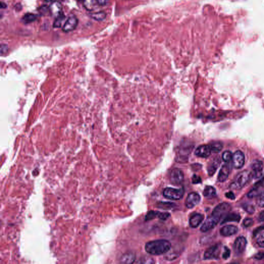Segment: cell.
I'll use <instances>...</instances> for the list:
<instances>
[{
  "label": "cell",
  "mask_w": 264,
  "mask_h": 264,
  "mask_svg": "<svg viewBox=\"0 0 264 264\" xmlns=\"http://www.w3.org/2000/svg\"><path fill=\"white\" fill-rule=\"evenodd\" d=\"M231 210L230 204L227 203H221L214 209L211 215L205 221L201 227L202 232L211 230L216 226L222 217L227 215Z\"/></svg>",
  "instance_id": "cell-1"
},
{
  "label": "cell",
  "mask_w": 264,
  "mask_h": 264,
  "mask_svg": "<svg viewBox=\"0 0 264 264\" xmlns=\"http://www.w3.org/2000/svg\"><path fill=\"white\" fill-rule=\"evenodd\" d=\"M171 248V244L167 240H155L148 242L145 245V250L152 255H160L167 253Z\"/></svg>",
  "instance_id": "cell-2"
},
{
  "label": "cell",
  "mask_w": 264,
  "mask_h": 264,
  "mask_svg": "<svg viewBox=\"0 0 264 264\" xmlns=\"http://www.w3.org/2000/svg\"><path fill=\"white\" fill-rule=\"evenodd\" d=\"M252 176V173L249 170L241 171L235 176L234 181L230 185V188L235 190L241 189L248 183Z\"/></svg>",
  "instance_id": "cell-3"
},
{
  "label": "cell",
  "mask_w": 264,
  "mask_h": 264,
  "mask_svg": "<svg viewBox=\"0 0 264 264\" xmlns=\"http://www.w3.org/2000/svg\"><path fill=\"white\" fill-rule=\"evenodd\" d=\"M184 190L182 188H173L171 187L166 188L163 191V195L167 199L173 200H179L183 197Z\"/></svg>",
  "instance_id": "cell-4"
},
{
  "label": "cell",
  "mask_w": 264,
  "mask_h": 264,
  "mask_svg": "<svg viewBox=\"0 0 264 264\" xmlns=\"http://www.w3.org/2000/svg\"><path fill=\"white\" fill-rule=\"evenodd\" d=\"M247 245V241L246 238L240 236L236 238L233 245V250L236 255L239 256L243 253Z\"/></svg>",
  "instance_id": "cell-5"
},
{
  "label": "cell",
  "mask_w": 264,
  "mask_h": 264,
  "mask_svg": "<svg viewBox=\"0 0 264 264\" xmlns=\"http://www.w3.org/2000/svg\"><path fill=\"white\" fill-rule=\"evenodd\" d=\"M184 175L181 170L174 168L171 170L169 174V179L171 183L174 185H180L183 183Z\"/></svg>",
  "instance_id": "cell-6"
},
{
  "label": "cell",
  "mask_w": 264,
  "mask_h": 264,
  "mask_svg": "<svg viewBox=\"0 0 264 264\" xmlns=\"http://www.w3.org/2000/svg\"><path fill=\"white\" fill-rule=\"evenodd\" d=\"M221 245L219 244L214 245L208 249L204 253V258L205 259H218L219 257Z\"/></svg>",
  "instance_id": "cell-7"
},
{
  "label": "cell",
  "mask_w": 264,
  "mask_h": 264,
  "mask_svg": "<svg viewBox=\"0 0 264 264\" xmlns=\"http://www.w3.org/2000/svg\"><path fill=\"white\" fill-rule=\"evenodd\" d=\"M245 155L243 152L238 150L233 154L232 164L236 169H240L245 164Z\"/></svg>",
  "instance_id": "cell-8"
},
{
  "label": "cell",
  "mask_w": 264,
  "mask_h": 264,
  "mask_svg": "<svg viewBox=\"0 0 264 264\" xmlns=\"http://www.w3.org/2000/svg\"><path fill=\"white\" fill-rule=\"evenodd\" d=\"M201 200L200 195L195 192H191L187 195L185 200V206L188 208H192L199 204Z\"/></svg>",
  "instance_id": "cell-9"
},
{
  "label": "cell",
  "mask_w": 264,
  "mask_h": 264,
  "mask_svg": "<svg viewBox=\"0 0 264 264\" xmlns=\"http://www.w3.org/2000/svg\"><path fill=\"white\" fill-rule=\"evenodd\" d=\"M264 166V164L262 161L259 159L254 160L251 165V168L253 170L252 176L255 178H260L262 175Z\"/></svg>",
  "instance_id": "cell-10"
},
{
  "label": "cell",
  "mask_w": 264,
  "mask_h": 264,
  "mask_svg": "<svg viewBox=\"0 0 264 264\" xmlns=\"http://www.w3.org/2000/svg\"><path fill=\"white\" fill-rule=\"evenodd\" d=\"M78 19L75 16L70 17L66 21L63 27V31L65 33L72 32L78 26Z\"/></svg>",
  "instance_id": "cell-11"
},
{
  "label": "cell",
  "mask_w": 264,
  "mask_h": 264,
  "mask_svg": "<svg viewBox=\"0 0 264 264\" xmlns=\"http://www.w3.org/2000/svg\"><path fill=\"white\" fill-rule=\"evenodd\" d=\"M212 151L210 144H203L198 146L195 150V155L202 158H207L211 154Z\"/></svg>",
  "instance_id": "cell-12"
},
{
  "label": "cell",
  "mask_w": 264,
  "mask_h": 264,
  "mask_svg": "<svg viewBox=\"0 0 264 264\" xmlns=\"http://www.w3.org/2000/svg\"><path fill=\"white\" fill-rule=\"evenodd\" d=\"M238 229L236 226L233 225H225L220 229V234L224 237L232 236L238 232Z\"/></svg>",
  "instance_id": "cell-13"
},
{
  "label": "cell",
  "mask_w": 264,
  "mask_h": 264,
  "mask_svg": "<svg viewBox=\"0 0 264 264\" xmlns=\"http://www.w3.org/2000/svg\"><path fill=\"white\" fill-rule=\"evenodd\" d=\"M230 172V168L228 165L224 164V165L222 166L218 175L217 179L218 182L221 183L225 182L229 177Z\"/></svg>",
  "instance_id": "cell-14"
},
{
  "label": "cell",
  "mask_w": 264,
  "mask_h": 264,
  "mask_svg": "<svg viewBox=\"0 0 264 264\" xmlns=\"http://www.w3.org/2000/svg\"><path fill=\"white\" fill-rule=\"evenodd\" d=\"M204 218V215L202 214H195L189 219V225L192 228H196L202 222Z\"/></svg>",
  "instance_id": "cell-15"
},
{
  "label": "cell",
  "mask_w": 264,
  "mask_h": 264,
  "mask_svg": "<svg viewBox=\"0 0 264 264\" xmlns=\"http://www.w3.org/2000/svg\"><path fill=\"white\" fill-rule=\"evenodd\" d=\"M264 181L263 180H262L261 181H259L258 183H256L254 185L253 188L249 192L247 195L248 197L250 198L258 197V195H259L261 194L260 192L261 189L264 186Z\"/></svg>",
  "instance_id": "cell-16"
},
{
  "label": "cell",
  "mask_w": 264,
  "mask_h": 264,
  "mask_svg": "<svg viewBox=\"0 0 264 264\" xmlns=\"http://www.w3.org/2000/svg\"><path fill=\"white\" fill-rule=\"evenodd\" d=\"M50 12L54 17H57L62 13V6L59 2L55 1L49 6Z\"/></svg>",
  "instance_id": "cell-17"
},
{
  "label": "cell",
  "mask_w": 264,
  "mask_h": 264,
  "mask_svg": "<svg viewBox=\"0 0 264 264\" xmlns=\"http://www.w3.org/2000/svg\"><path fill=\"white\" fill-rule=\"evenodd\" d=\"M241 219L240 215L239 214L236 213H227L225 217L224 218V220H222L221 224H225L229 222H239Z\"/></svg>",
  "instance_id": "cell-18"
},
{
  "label": "cell",
  "mask_w": 264,
  "mask_h": 264,
  "mask_svg": "<svg viewBox=\"0 0 264 264\" xmlns=\"http://www.w3.org/2000/svg\"><path fill=\"white\" fill-rule=\"evenodd\" d=\"M220 159H215L213 161H212L208 167V173L210 176H213L215 174L219 166L220 165Z\"/></svg>",
  "instance_id": "cell-19"
},
{
  "label": "cell",
  "mask_w": 264,
  "mask_h": 264,
  "mask_svg": "<svg viewBox=\"0 0 264 264\" xmlns=\"http://www.w3.org/2000/svg\"><path fill=\"white\" fill-rule=\"evenodd\" d=\"M135 259V255L132 252L125 253L122 256L121 259V262L126 264L133 263Z\"/></svg>",
  "instance_id": "cell-20"
},
{
  "label": "cell",
  "mask_w": 264,
  "mask_h": 264,
  "mask_svg": "<svg viewBox=\"0 0 264 264\" xmlns=\"http://www.w3.org/2000/svg\"><path fill=\"white\" fill-rule=\"evenodd\" d=\"M83 4L85 8L88 11H93L98 4L96 0H83Z\"/></svg>",
  "instance_id": "cell-21"
},
{
  "label": "cell",
  "mask_w": 264,
  "mask_h": 264,
  "mask_svg": "<svg viewBox=\"0 0 264 264\" xmlns=\"http://www.w3.org/2000/svg\"><path fill=\"white\" fill-rule=\"evenodd\" d=\"M205 197L212 198L216 195V190L214 187L211 186H206L203 192Z\"/></svg>",
  "instance_id": "cell-22"
},
{
  "label": "cell",
  "mask_w": 264,
  "mask_h": 264,
  "mask_svg": "<svg viewBox=\"0 0 264 264\" xmlns=\"http://www.w3.org/2000/svg\"><path fill=\"white\" fill-rule=\"evenodd\" d=\"M37 15L35 14L32 13H27L23 16L22 19V21L24 24H28L34 22L37 19Z\"/></svg>",
  "instance_id": "cell-23"
},
{
  "label": "cell",
  "mask_w": 264,
  "mask_h": 264,
  "mask_svg": "<svg viewBox=\"0 0 264 264\" xmlns=\"http://www.w3.org/2000/svg\"><path fill=\"white\" fill-rule=\"evenodd\" d=\"M65 16L62 12L59 16L56 17L54 22L53 23V27L54 28H60L62 26L63 21L65 20Z\"/></svg>",
  "instance_id": "cell-24"
},
{
  "label": "cell",
  "mask_w": 264,
  "mask_h": 264,
  "mask_svg": "<svg viewBox=\"0 0 264 264\" xmlns=\"http://www.w3.org/2000/svg\"><path fill=\"white\" fill-rule=\"evenodd\" d=\"M90 17L95 20L96 21H101L104 20L106 17V14L104 11H99V12L92 13L90 14Z\"/></svg>",
  "instance_id": "cell-25"
},
{
  "label": "cell",
  "mask_w": 264,
  "mask_h": 264,
  "mask_svg": "<svg viewBox=\"0 0 264 264\" xmlns=\"http://www.w3.org/2000/svg\"><path fill=\"white\" fill-rule=\"evenodd\" d=\"M210 146L211 148L212 152L215 153H218L221 151L223 148L222 143L220 142H214L211 143V144H210Z\"/></svg>",
  "instance_id": "cell-26"
},
{
  "label": "cell",
  "mask_w": 264,
  "mask_h": 264,
  "mask_svg": "<svg viewBox=\"0 0 264 264\" xmlns=\"http://www.w3.org/2000/svg\"><path fill=\"white\" fill-rule=\"evenodd\" d=\"M232 153L230 151H225L222 154V159L225 163H229L230 161H232Z\"/></svg>",
  "instance_id": "cell-27"
},
{
  "label": "cell",
  "mask_w": 264,
  "mask_h": 264,
  "mask_svg": "<svg viewBox=\"0 0 264 264\" xmlns=\"http://www.w3.org/2000/svg\"><path fill=\"white\" fill-rule=\"evenodd\" d=\"M159 211H151L148 212L146 214V216L145 217V220L146 221H149L155 218L156 217H158L159 216Z\"/></svg>",
  "instance_id": "cell-28"
},
{
  "label": "cell",
  "mask_w": 264,
  "mask_h": 264,
  "mask_svg": "<svg viewBox=\"0 0 264 264\" xmlns=\"http://www.w3.org/2000/svg\"><path fill=\"white\" fill-rule=\"evenodd\" d=\"M243 208L246 213L250 214H252L255 211V208L252 204H248V203H245L243 205Z\"/></svg>",
  "instance_id": "cell-29"
},
{
  "label": "cell",
  "mask_w": 264,
  "mask_h": 264,
  "mask_svg": "<svg viewBox=\"0 0 264 264\" xmlns=\"http://www.w3.org/2000/svg\"><path fill=\"white\" fill-rule=\"evenodd\" d=\"M256 203L259 207L264 208V192L258 195Z\"/></svg>",
  "instance_id": "cell-30"
},
{
  "label": "cell",
  "mask_w": 264,
  "mask_h": 264,
  "mask_svg": "<svg viewBox=\"0 0 264 264\" xmlns=\"http://www.w3.org/2000/svg\"><path fill=\"white\" fill-rule=\"evenodd\" d=\"M256 242L259 246L264 248V232H262L259 235L256 240Z\"/></svg>",
  "instance_id": "cell-31"
},
{
  "label": "cell",
  "mask_w": 264,
  "mask_h": 264,
  "mask_svg": "<svg viewBox=\"0 0 264 264\" xmlns=\"http://www.w3.org/2000/svg\"><path fill=\"white\" fill-rule=\"evenodd\" d=\"M253 220L250 218L245 219V220L243 221V226L246 227H251L253 224Z\"/></svg>",
  "instance_id": "cell-32"
},
{
  "label": "cell",
  "mask_w": 264,
  "mask_h": 264,
  "mask_svg": "<svg viewBox=\"0 0 264 264\" xmlns=\"http://www.w3.org/2000/svg\"><path fill=\"white\" fill-rule=\"evenodd\" d=\"M230 255H231V251L227 247L225 246L224 249V253L222 254V258L224 259H227L230 257Z\"/></svg>",
  "instance_id": "cell-33"
},
{
  "label": "cell",
  "mask_w": 264,
  "mask_h": 264,
  "mask_svg": "<svg viewBox=\"0 0 264 264\" xmlns=\"http://www.w3.org/2000/svg\"><path fill=\"white\" fill-rule=\"evenodd\" d=\"M39 11L40 14L42 15H46L47 13L50 12L49 7L47 6L43 5L41 6L39 9Z\"/></svg>",
  "instance_id": "cell-34"
},
{
  "label": "cell",
  "mask_w": 264,
  "mask_h": 264,
  "mask_svg": "<svg viewBox=\"0 0 264 264\" xmlns=\"http://www.w3.org/2000/svg\"><path fill=\"white\" fill-rule=\"evenodd\" d=\"M170 216V214L169 213H160V212H159L158 218L161 219V220H167Z\"/></svg>",
  "instance_id": "cell-35"
},
{
  "label": "cell",
  "mask_w": 264,
  "mask_h": 264,
  "mask_svg": "<svg viewBox=\"0 0 264 264\" xmlns=\"http://www.w3.org/2000/svg\"><path fill=\"white\" fill-rule=\"evenodd\" d=\"M172 204L170 203H160L159 204V208L165 209H169L172 207Z\"/></svg>",
  "instance_id": "cell-36"
},
{
  "label": "cell",
  "mask_w": 264,
  "mask_h": 264,
  "mask_svg": "<svg viewBox=\"0 0 264 264\" xmlns=\"http://www.w3.org/2000/svg\"><path fill=\"white\" fill-rule=\"evenodd\" d=\"M201 182H202V180H201V178L200 176H198V175H195H195L192 176V182L193 184H197L201 183Z\"/></svg>",
  "instance_id": "cell-37"
},
{
  "label": "cell",
  "mask_w": 264,
  "mask_h": 264,
  "mask_svg": "<svg viewBox=\"0 0 264 264\" xmlns=\"http://www.w3.org/2000/svg\"><path fill=\"white\" fill-rule=\"evenodd\" d=\"M254 258L257 260L264 259V252H259L254 256Z\"/></svg>",
  "instance_id": "cell-38"
},
{
  "label": "cell",
  "mask_w": 264,
  "mask_h": 264,
  "mask_svg": "<svg viewBox=\"0 0 264 264\" xmlns=\"http://www.w3.org/2000/svg\"><path fill=\"white\" fill-rule=\"evenodd\" d=\"M225 197L227 198L228 199H231V200H235V195H234V193L232 192H229L225 194Z\"/></svg>",
  "instance_id": "cell-39"
},
{
  "label": "cell",
  "mask_w": 264,
  "mask_h": 264,
  "mask_svg": "<svg viewBox=\"0 0 264 264\" xmlns=\"http://www.w3.org/2000/svg\"><path fill=\"white\" fill-rule=\"evenodd\" d=\"M257 220L259 222H264V211H261L259 213L257 218Z\"/></svg>",
  "instance_id": "cell-40"
},
{
  "label": "cell",
  "mask_w": 264,
  "mask_h": 264,
  "mask_svg": "<svg viewBox=\"0 0 264 264\" xmlns=\"http://www.w3.org/2000/svg\"><path fill=\"white\" fill-rule=\"evenodd\" d=\"M96 1L98 4V5L101 6L105 5L106 4L108 3V2L109 1V0H96Z\"/></svg>",
  "instance_id": "cell-41"
},
{
  "label": "cell",
  "mask_w": 264,
  "mask_h": 264,
  "mask_svg": "<svg viewBox=\"0 0 264 264\" xmlns=\"http://www.w3.org/2000/svg\"><path fill=\"white\" fill-rule=\"evenodd\" d=\"M7 7L6 4L4 2H1V9H5Z\"/></svg>",
  "instance_id": "cell-42"
},
{
  "label": "cell",
  "mask_w": 264,
  "mask_h": 264,
  "mask_svg": "<svg viewBox=\"0 0 264 264\" xmlns=\"http://www.w3.org/2000/svg\"><path fill=\"white\" fill-rule=\"evenodd\" d=\"M46 2H48V3H53V2H54L55 0H45Z\"/></svg>",
  "instance_id": "cell-43"
}]
</instances>
